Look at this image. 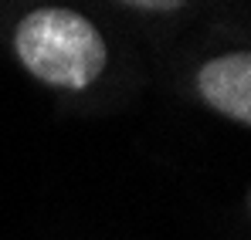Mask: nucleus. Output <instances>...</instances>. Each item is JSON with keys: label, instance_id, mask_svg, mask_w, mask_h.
Listing matches in <instances>:
<instances>
[{"label": "nucleus", "instance_id": "3", "mask_svg": "<svg viewBox=\"0 0 251 240\" xmlns=\"http://www.w3.org/2000/svg\"><path fill=\"white\" fill-rule=\"evenodd\" d=\"M129 7H139V10H180L183 7V0H123Z\"/></svg>", "mask_w": 251, "mask_h": 240}, {"label": "nucleus", "instance_id": "1", "mask_svg": "<svg viewBox=\"0 0 251 240\" xmlns=\"http://www.w3.org/2000/svg\"><path fill=\"white\" fill-rule=\"evenodd\" d=\"M14 51L21 65L54 88L78 91L102 75L105 41L95 24L68 7L31 10L14 34Z\"/></svg>", "mask_w": 251, "mask_h": 240}, {"label": "nucleus", "instance_id": "2", "mask_svg": "<svg viewBox=\"0 0 251 240\" xmlns=\"http://www.w3.org/2000/svg\"><path fill=\"white\" fill-rule=\"evenodd\" d=\"M197 88L210 109L251 125V51H234L207 61L197 75Z\"/></svg>", "mask_w": 251, "mask_h": 240}]
</instances>
